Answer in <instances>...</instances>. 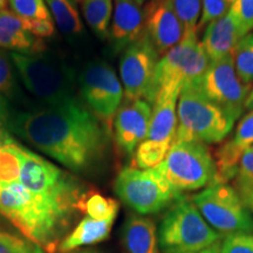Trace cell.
Returning a JSON list of instances; mask_svg holds the SVG:
<instances>
[{
  "mask_svg": "<svg viewBox=\"0 0 253 253\" xmlns=\"http://www.w3.org/2000/svg\"><path fill=\"white\" fill-rule=\"evenodd\" d=\"M151 103L145 100L125 101L114 118V132L119 148L132 154L136 148L147 140L149 131Z\"/></svg>",
  "mask_w": 253,
  "mask_h": 253,
  "instance_id": "obj_15",
  "label": "cell"
},
{
  "mask_svg": "<svg viewBox=\"0 0 253 253\" xmlns=\"http://www.w3.org/2000/svg\"><path fill=\"white\" fill-rule=\"evenodd\" d=\"M56 26L66 36H78L84 31V24L77 5L71 0H46Z\"/></svg>",
  "mask_w": 253,
  "mask_h": 253,
  "instance_id": "obj_25",
  "label": "cell"
},
{
  "mask_svg": "<svg viewBox=\"0 0 253 253\" xmlns=\"http://www.w3.org/2000/svg\"><path fill=\"white\" fill-rule=\"evenodd\" d=\"M181 91H161L154 101L148 140L172 144L177 128V102Z\"/></svg>",
  "mask_w": 253,
  "mask_h": 253,
  "instance_id": "obj_19",
  "label": "cell"
},
{
  "mask_svg": "<svg viewBox=\"0 0 253 253\" xmlns=\"http://www.w3.org/2000/svg\"><path fill=\"white\" fill-rule=\"evenodd\" d=\"M233 120L207 99L195 84L182 88L177 106V128L173 142L219 143L232 130Z\"/></svg>",
  "mask_w": 253,
  "mask_h": 253,
  "instance_id": "obj_3",
  "label": "cell"
},
{
  "mask_svg": "<svg viewBox=\"0 0 253 253\" xmlns=\"http://www.w3.org/2000/svg\"><path fill=\"white\" fill-rule=\"evenodd\" d=\"M8 0H0V11L2 9H6V6H7Z\"/></svg>",
  "mask_w": 253,
  "mask_h": 253,
  "instance_id": "obj_40",
  "label": "cell"
},
{
  "mask_svg": "<svg viewBox=\"0 0 253 253\" xmlns=\"http://www.w3.org/2000/svg\"><path fill=\"white\" fill-rule=\"evenodd\" d=\"M144 9L131 0H114L109 37L118 49H123L144 34Z\"/></svg>",
  "mask_w": 253,
  "mask_h": 253,
  "instance_id": "obj_18",
  "label": "cell"
},
{
  "mask_svg": "<svg viewBox=\"0 0 253 253\" xmlns=\"http://www.w3.org/2000/svg\"><path fill=\"white\" fill-rule=\"evenodd\" d=\"M18 182L32 194L41 196L67 212L78 210L86 192L72 175L20 144V173Z\"/></svg>",
  "mask_w": 253,
  "mask_h": 253,
  "instance_id": "obj_4",
  "label": "cell"
},
{
  "mask_svg": "<svg viewBox=\"0 0 253 253\" xmlns=\"http://www.w3.org/2000/svg\"><path fill=\"white\" fill-rule=\"evenodd\" d=\"M160 54L143 34L128 47L120 60V75L126 101H148Z\"/></svg>",
  "mask_w": 253,
  "mask_h": 253,
  "instance_id": "obj_13",
  "label": "cell"
},
{
  "mask_svg": "<svg viewBox=\"0 0 253 253\" xmlns=\"http://www.w3.org/2000/svg\"><path fill=\"white\" fill-rule=\"evenodd\" d=\"M192 203L217 232H253V217L235 188L227 183L210 184L192 197Z\"/></svg>",
  "mask_w": 253,
  "mask_h": 253,
  "instance_id": "obj_10",
  "label": "cell"
},
{
  "mask_svg": "<svg viewBox=\"0 0 253 253\" xmlns=\"http://www.w3.org/2000/svg\"><path fill=\"white\" fill-rule=\"evenodd\" d=\"M195 86L235 121L244 112L246 97L252 89L239 79L232 55L211 61Z\"/></svg>",
  "mask_w": 253,
  "mask_h": 253,
  "instance_id": "obj_11",
  "label": "cell"
},
{
  "mask_svg": "<svg viewBox=\"0 0 253 253\" xmlns=\"http://www.w3.org/2000/svg\"><path fill=\"white\" fill-rule=\"evenodd\" d=\"M156 169L177 191L183 194L210 185L216 173V163L207 144L173 142Z\"/></svg>",
  "mask_w": 253,
  "mask_h": 253,
  "instance_id": "obj_8",
  "label": "cell"
},
{
  "mask_svg": "<svg viewBox=\"0 0 253 253\" xmlns=\"http://www.w3.org/2000/svg\"><path fill=\"white\" fill-rule=\"evenodd\" d=\"M184 253H220V243H214L213 245L209 246L207 249L199 250V251H194V252H184Z\"/></svg>",
  "mask_w": 253,
  "mask_h": 253,
  "instance_id": "obj_37",
  "label": "cell"
},
{
  "mask_svg": "<svg viewBox=\"0 0 253 253\" xmlns=\"http://www.w3.org/2000/svg\"><path fill=\"white\" fill-rule=\"evenodd\" d=\"M80 253H94V252H80Z\"/></svg>",
  "mask_w": 253,
  "mask_h": 253,
  "instance_id": "obj_43",
  "label": "cell"
},
{
  "mask_svg": "<svg viewBox=\"0 0 253 253\" xmlns=\"http://www.w3.org/2000/svg\"><path fill=\"white\" fill-rule=\"evenodd\" d=\"M244 204L250 209V210L253 211V196H251V197L246 199V201L244 202Z\"/></svg>",
  "mask_w": 253,
  "mask_h": 253,
  "instance_id": "obj_39",
  "label": "cell"
},
{
  "mask_svg": "<svg viewBox=\"0 0 253 253\" xmlns=\"http://www.w3.org/2000/svg\"><path fill=\"white\" fill-rule=\"evenodd\" d=\"M71 1H72V2H74V4L77 5L78 2H80V1H81V0H71Z\"/></svg>",
  "mask_w": 253,
  "mask_h": 253,
  "instance_id": "obj_42",
  "label": "cell"
},
{
  "mask_svg": "<svg viewBox=\"0 0 253 253\" xmlns=\"http://www.w3.org/2000/svg\"><path fill=\"white\" fill-rule=\"evenodd\" d=\"M245 109H248L251 112L253 110V87L251 91H250L248 97H246V101H245Z\"/></svg>",
  "mask_w": 253,
  "mask_h": 253,
  "instance_id": "obj_38",
  "label": "cell"
},
{
  "mask_svg": "<svg viewBox=\"0 0 253 253\" xmlns=\"http://www.w3.org/2000/svg\"><path fill=\"white\" fill-rule=\"evenodd\" d=\"M144 33L160 55L178 45L184 36V27L171 0H149L144 8Z\"/></svg>",
  "mask_w": 253,
  "mask_h": 253,
  "instance_id": "obj_14",
  "label": "cell"
},
{
  "mask_svg": "<svg viewBox=\"0 0 253 253\" xmlns=\"http://www.w3.org/2000/svg\"><path fill=\"white\" fill-rule=\"evenodd\" d=\"M171 144L157 142L153 140H144L136 148L134 163L138 169H153L160 166L169 153Z\"/></svg>",
  "mask_w": 253,
  "mask_h": 253,
  "instance_id": "obj_27",
  "label": "cell"
},
{
  "mask_svg": "<svg viewBox=\"0 0 253 253\" xmlns=\"http://www.w3.org/2000/svg\"><path fill=\"white\" fill-rule=\"evenodd\" d=\"M25 87L47 106L73 99L72 72L41 53H9Z\"/></svg>",
  "mask_w": 253,
  "mask_h": 253,
  "instance_id": "obj_9",
  "label": "cell"
},
{
  "mask_svg": "<svg viewBox=\"0 0 253 253\" xmlns=\"http://www.w3.org/2000/svg\"><path fill=\"white\" fill-rule=\"evenodd\" d=\"M220 253H253V232L225 236L220 243Z\"/></svg>",
  "mask_w": 253,
  "mask_h": 253,
  "instance_id": "obj_33",
  "label": "cell"
},
{
  "mask_svg": "<svg viewBox=\"0 0 253 253\" xmlns=\"http://www.w3.org/2000/svg\"><path fill=\"white\" fill-rule=\"evenodd\" d=\"M81 12L84 20L101 39L109 37V26L113 18V0H81Z\"/></svg>",
  "mask_w": 253,
  "mask_h": 253,
  "instance_id": "obj_24",
  "label": "cell"
},
{
  "mask_svg": "<svg viewBox=\"0 0 253 253\" xmlns=\"http://www.w3.org/2000/svg\"><path fill=\"white\" fill-rule=\"evenodd\" d=\"M219 239V233L209 225L192 201L184 197L169 209L158 229L163 253L199 251Z\"/></svg>",
  "mask_w": 253,
  "mask_h": 253,
  "instance_id": "obj_6",
  "label": "cell"
},
{
  "mask_svg": "<svg viewBox=\"0 0 253 253\" xmlns=\"http://www.w3.org/2000/svg\"><path fill=\"white\" fill-rule=\"evenodd\" d=\"M230 12L235 17L244 36L253 30V0H236Z\"/></svg>",
  "mask_w": 253,
  "mask_h": 253,
  "instance_id": "obj_34",
  "label": "cell"
},
{
  "mask_svg": "<svg viewBox=\"0 0 253 253\" xmlns=\"http://www.w3.org/2000/svg\"><path fill=\"white\" fill-rule=\"evenodd\" d=\"M9 129L63 167L84 172L102 156L109 130L73 99L9 120Z\"/></svg>",
  "mask_w": 253,
  "mask_h": 253,
  "instance_id": "obj_1",
  "label": "cell"
},
{
  "mask_svg": "<svg viewBox=\"0 0 253 253\" xmlns=\"http://www.w3.org/2000/svg\"><path fill=\"white\" fill-rule=\"evenodd\" d=\"M244 37L235 17L229 11L225 15L208 24L201 43L210 61H216L232 55Z\"/></svg>",
  "mask_w": 253,
  "mask_h": 253,
  "instance_id": "obj_17",
  "label": "cell"
},
{
  "mask_svg": "<svg viewBox=\"0 0 253 253\" xmlns=\"http://www.w3.org/2000/svg\"><path fill=\"white\" fill-rule=\"evenodd\" d=\"M235 1L236 0H202V14L197 25V32L214 19L225 15Z\"/></svg>",
  "mask_w": 253,
  "mask_h": 253,
  "instance_id": "obj_31",
  "label": "cell"
},
{
  "mask_svg": "<svg viewBox=\"0 0 253 253\" xmlns=\"http://www.w3.org/2000/svg\"><path fill=\"white\" fill-rule=\"evenodd\" d=\"M0 253H45V250L33 242L0 232Z\"/></svg>",
  "mask_w": 253,
  "mask_h": 253,
  "instance_id": "obj_32",
  "label": "cell"
},
{
  "mask_svg": "<svg viewBox=\"0 0 253 253\" xmlns=\"http://www.w3.org/2000/svg\"><path fill=\"white\" fill-rule=\"evenodd\" d=\"M237 74L245 84L253 86V33L239 41L232 54Z\"/></svg>",
  "mask_w": 253,
  "mask_h": 253,
  "instance_id": "obj_28",
  "label": "cell"
},
{
  "mask_svg": "<svg viewBox=\"0 0 253 253\" xmlns=\"http://www.w3.org/2000/svg\"><path fill=\"white\" fill-rule=\"evenodd\" d=\"M11 11L23 21L33 36L48 38L54 33V23L45 0H8Z\"/></svg>",
  "mask_w": 253,
  "mask_h": 253,
  "instance_id": "obj_21",
  "label": "cell"
},
{
  "mask_svg": "<svg viewBox=\"0 0 253 253\" xmlns=\"http://www.w3.org/2000/svg\"><path fill=\"white\" fill-rule=\"evenodd\" d=\"M156 224L149 218L131 216L123 227V242L130 253H160Z\"/></svg>",
  "mask_w": 253,
  "mask_h": 253,
  "instance_id": "obj_22",
  "label": "cell"
},
{
  "mask_svg": "<svg viewBox=\"0 0 253 253\" xmlns=\"http://www.w3.org/2000/svg\"><path fill=\"white\" fill-rule=\"evenodd\" d=\"M210 62L197 39V32H186L178 45L158 60L148 102L154 103L161 91H181L182 88L195 84Z\"/></svg>",
  "mask_w": 253,
  "mask_h": 253,
  "instance_id": "obj_5",
  "label": "cell"
},
{
  "mask_svg": "<svg viewBox=\"0 0 253 253\" xmlns=\"http://www.w3.org/2000/svg\"><path fill=\"white\" fill-rule=\"evenodd\" d=\"M9 125V114L7 101L2 95H0V132L8 130Z\"/></svg>",
  "mask_w": 253,
  "mask_h": 253,
  "instance_id": "obj_36",
  "label": "cell"
},
{
  "mask_svg": "<svg viewBox=\"0 0 253 253\" xmlns=\"http://www.w3.org/2000/svg\"><path fill=\"white\" fill-rule=\"evenodd\" d=\"M80 87L88 108L110 131L125 95L115 71L106 61L90 62L81 73Z\"/></svg>",
  "mask_w": 253,
  "mask_h": 253,
  "instance_id": "obj_12",
  "label": "cell"
},
{
  "mask_svg": "<svg viewBox=\"0 0 253 253\" xmlns=\"http://www.w3.org/2000/svg\"><path fill=\"white\" fill-rule=\"evenodd\" d=\"M0 213L34 244L52 252L72 213L34 195L19 182H0Z\"/></svg>",
  "mask_w": 253,
  "mask_h": 253,
  "instance_id": "obj_2",
  "label": "cell"
},
{
  "mask_svg": "<svg viewBox=\"0 0 253 253\" xmlns=\"http://www.w3.org/2000/svg\"><path fill=\"white\" fill-rule=\"evenodd\" d=\"M253 145V110L240 120L235 135L216 153V173L211 184L227 183L236 177L240 158Z\"/></svg>",
  "mask_w": 253,
  "mask_h": 253,
  "instance_id": "obj_16",
  "label": "cell"
},
{
  "mask_svg": "<svg viewBox=\"0 0 253 253\" xmlns=\"http://www.w3.org/2000/svg\"><path fill=\"white\" fill-rule=\"evenodd\" d=\"M14 79L7 55L0 50V95H9L13 90Z\"/></svg>",
  "mask_w": 253,
  "mask_h": 253,
  "instance_id": "obj_35",
  "label": "cell"
},
{
  "mask_svg": "<svg viewBox=\"0 0 253 253\" xmlns=\"http://www.w3.org/2000/svg\"><path fill=\"white\" fill-rule=\"evenodd\" d=\"M177 17L186 32H197V25L202 14V0H171Z\"/></svg>",
  "mask_w": 253,
  "mask_h": 253,
  "instance_id": "obj_30",
  "label": "cell"
},
{
  "mask_svg": "<svg viewBox=\"0 0 253 253\" xmlns=\"http://www.w3.org/2000/svg\"><path fill=\"white\" fill-rule=\"evenodd\" d=\"M235 189L243 202L253 196V145L245 151L235 177Z\"/></svg>",
  "mask_w": 253,
  "mask_h": 253,
  "instance_id": "obj_29",
  "label": "cell"
},
{
  "mask_svg": "<svg viewBox=\"0 0 253 253\" xmlns=\"http://www.w3.org/2000/svg\"><path fill=\"white\" fill-rule=\"evenodd\" d=\"M115 218L97 220L90 217H84L71 235L60 243V252H69L81 246L91 245L108 238Z\"/></svg>",
  "mask_w": 253,
  "mask_h": 253,
  "instance_id": "obj_23",
  "label": "cell"
},
{
  "mask_svg": "<svg viewBox=\"0 0 253 253\" xmlns=\"http://www.w3.org/2000/svg\"><path fill=\"white\" fill-rule=\"evenodd\" d=\"M114 189L123 203L140 214L160 212L183 198L182 192L177 191L156 168H126L116 177Z\"/></svg>",
  "mask_w": 253,
  "mask_h": 253,
  "instance_id": "obj_7",
  "label": "cell"
},
{
  "mask_svg": "<svg viewBox=\"0 0 253 253\" xmlns=\"http://www.w3.org/2000/svg\"><path fill=\"white\" fill-rule=\"evenodd\" d=\"M131 1H134V2H136V4H137V5L142 6V5H144L147 1H149V0H131Z\"/></svg>",
  "mask_w": 253,
  "mask_h": 253,
  "instance_id": "obj_41",
  "label": "cell"
},
{
  "mask_svg": "<svg viewBox=\"0 0 253 253\" xmlns=\"http://www.w3.org/2000/svg\"><path fill=\"white\" fill-rule=\"evenodd\" d=\"M0 48L12 52L41 53L43 41L31 33L11 9L0 11Z\"/></svg>",
  "mask_w": 253,
  "mask_h": 253,
  "instance_id": "obj_20",
  "label": "cell"
},
{
  "mask_svg": "<svg viewBox=\"0 0 253 253\" xmlns=\"http://www.w3.org/2000/svg\"><path fill=\"white\" fill-rule=\"evenodd\" d=\"M120 204L115 199L104 197L99 192L90 190L86 191L78 204V210L88 214V217L97 220L116 218Z\"/></svg>",
  "mask_w": 253,
  "mask_h": 253,
  "instance_id": "obj_26",
  "label": "cell"
}]
</instances>
